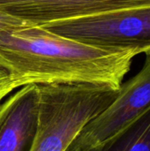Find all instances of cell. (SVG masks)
Wrapping results in <instances>:
<instances>
[{"instance_id": "cell-1", "label": "cell", "mask_w": 150, "mask_h": 151, "mask_svg": "<svg viewBox=\"0 0 150 151\" xmlns=\"http://www.w3.org/2000/svg\"><path fill=\"white\" fill-rule=\"evenodd\" d=\"M131 50L83 43L34 26L0 35V66L27 84L85 82L118 89L133 58Z\"/></svg>"}, {"instance_id": "cell-7", "label": "cell", "mask_w": 150, "mask_h": 151, "mask_svg": "<svg viewBox=\"0 0 150 151\" xmlns=\"http://www.w3.org/2000/svg\"><path fill=\"white\" fill-rule=\"evenodd\" d=\"M17 88H19L17 81L5 69L0 66V102Z\"/></svg>"}, {"instance_id": "cell-8", "label": "cell", "mask_w": 150, "mask_h": 151, "mask_svg": "<svg viewBox=\"0 0 150 151\" xmlns=\"http://www.w3.org/2000/svg\"><path fill=\"white\" fill-rule=\"evenodd\" d=\"M24 27L28 26H27L24 22L20 21L19 19L12 17L11 15H9L0 11V35Z\"/></svg>"}, {"instance_id": "cell-2", "label": "cell", "mask_w": 150, "mask_h": 151, "mask_svg": "<svg viewBox=\"0 0 150 151\" xmlns=\"http://www.w3.org/2000/svg\"><path fill=\"white\" fill-rule=\"evenodd\" d=\"M38 87V126L31 151L66 150L84 127L115 100L119 89L85 82Z\"/></svg>"}, {"instance_id": "cell-5", "label": "cell", "mask_w": 150, "mask_h": 151, "mask_svg": "<svg viewBox=\"0 0 150 151\" xmlns=\"http://www.w3.org/2000/svg\"><path fill=\"white\" fill-rule=\"evenodd\" d=\"M38 84L22 86L0 105V151H31L39 111Z\"/></svg>"}, {"instance_id": "cell-6", "label": "cell", "mask_w": 150, "mask_h": 151, "mask_svg": "<svg viewBox=\"0 0 150 151\" xmlns=\"http://www.w3.org/2000/svg\"><path fill=\"white\" fill-rule=\"evenodd\" d=\"M93 151H150V105L112 140Z\"/></svg>"}, {"instance_id": "cell-3", "label": "cell", "mask_w": 150, "mask_h": 151, "mask_svg": "<svg viewBox=\"0 0 150 151\" xmlns=\"http://www.w3.org/2000/svg\"><path fill=\"white\" fill-rule=\"evenodd\" d=\"M38 27L97 47L131 50L137 54L150 50V6L89 14Z\"/></svg>"}, {"instance_id": "cell-9", "label": "cell", "mask_w": 150, "mask_h": 151, "mask_svg": "<svg viewBox=\"0 0 150 151\" xmlns=\"http://www.w3.org/2000/svg\"><path fill=\"white\" fill-rule=\"evenodd\" d=\"M65 151H93V150H84L82 149L80 146H79L74 141L72 142V143L70 145V147L66 150Z\"/></svg>"}, {"instance_id": "cell-4", "label": "cell", "mask_w": 150, "mask_h": 151, "mask_svg": "<svg viewBox=\"0 0 150 151\" xmlns=\"http://www.w3.org/2000/svg\"><path fill=\"white\" fill-rule=\"evenodd\" d=\"M141 71L120 86L115 100L89 121L74 142L95 150L112 140L150 105V50Z\"/></svg>"}]
</instances>
